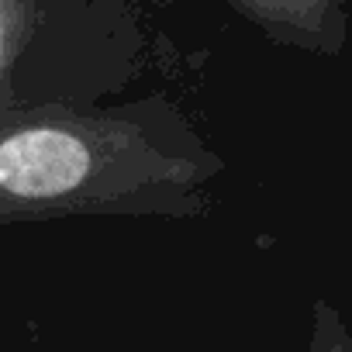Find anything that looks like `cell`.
Listing matches in <instances>:
<instances>
[{
  "label": "cell",
  "instance_id": "cell-1",
  "mask_svg": "<svg viewBox=\"0 0 352 352\" xmlns=\"http://www.w3.org/2000/svg\"><path fill=\"white\" fill-rule=\"evenodd\" d=\"M87 145L56 128L21 131L0 145V187L14 197H59L83 184Z\"/></svg>",
  "mask_w": 352,
  "mask_h": 352
},
{
  "label": "cell",
  "instance_id": "cell-2",
  "mask_svg": "<svg viewBox=\"0 0 352 352\" xmlns=\"http://www.w3.org/2000/svg\"><path fill=\"white\" fill-rule=\"evenodd\" d=\"M311 352H352V335L342 324V318L328 307H314V335H311Z\"/></svg>",
  "mask_w": 352,
  "mask_h": 352
}]
</instances>
